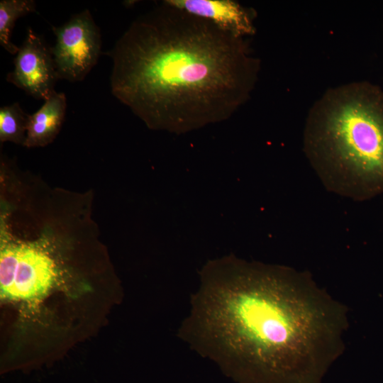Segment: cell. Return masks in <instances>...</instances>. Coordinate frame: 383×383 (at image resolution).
I'll return each mask as SVG.
<instances>
[{"label": "cell", "instance_id": "obj_1", "mask_svg": "<svg viewBox=\"0 0 383 383\" xmlns=\"http://www.w3.org/2000/svg\"><path fill=\"white\" fill-rule=\"evenodd\" d=\"M233 266L202 279L179 336L238 383H321L345 349L347 307L309 272Z\"/></svg>", "mask_w": 383, "mask_h": 383}, {"label": "cell", "instance_id": "obj_2", "mask_svg": "<svg viewBox=\"0 0 383 383\" xmlns=\"http://www.w3.org/2000/svg\"><path fill=\"white\" fill-rule=\"evenodd\" d=\"M106 54L111 94L150 128L177 132L230 118L249 100L260 69L245 38L165 1Z\"/></svg>", "mask_w": 383, "mask_h": 383}, {"label": "cell", "instance_id": "obj_3", "mask_svg": "<svg viewBox=\"0 0 383 383\" xmlns=\"http://www.w3.org/2000/svg\"><path fill=\"white\" fill-rule=\"evenodd\" d=\"M303 148L327 190L354 201L383 194V90L369 82L328 89L311 107Z\"/></svg>", "mask_w": 383, "mask_h": 383}, {"label": "cell", "instance_id": "obj_4", "mask_svg": "<svg viewBox=\"0 0 383 383\" xmlns=\"http://www.w3.org/2000/svg\"><path fill=\"white\" fill-rule=\"evenodd\" d=\"M78 290L74 277L50 235L22 241L1 230V301L12 306L21 320L38 322L43 318L45 301L52 295L75 297Z\"/></svg>", "mask_w": 383, "mask_h": 383}, {"label": "cell", "instance_id": "obj_5", "mask_svg": "<svg viewBox=\"0 0 383 383\" xmlns=\"http://www.w3.org/2000/svg\"><path fill=\"white\" fill-rule=\"evenodd\" d=\"M56 40L51 52L59 79L81 82L101 53L99 28L88 9L60 26H52Z\"/></svg>", "mask_w": 383, "mask_h": 383}, {"label": "cell", "instance_id": "obj_6", "mask_svg": "<svg viewBox=\"0 0 383 383\" xmlns=\"http://www.w3.org/2000/svg\"><path fill=\"white\" fill-rule=\"evenodd\" d=\"M13 65V70L6 75V81L27 94L45 101L55 91L54 87L59 78L51 48L30 28L19 47Z\"/></svg>", "mask_w": 383, "mask_h": 383}, {"label": "cell", "instance_id": "obj_7", "mask_svg": "<svg viewBox=\"0 0 383 383\" xmlns=\"http://www.w3.org/2000/svg\"><path fill=\"white\" fill-rule=\"evenodd\" d=\"M189 13L207 19L235 36L255 34L256 13L233 0H165Z\"/></svg>", "mask_w": 383, "mask_h": 383}, {"label": "cell", "instance_id": "obj_8", "mask_svg": "<svg viewBox=\"0 0 383 383\" xmlns=\"http://www.w3.org/2000/svg\"><path fill=\"white\" fill-rule=\"evenodd\" d=\"M66 108L65 94L56 91L52 93L38 110L28 116L24 145L32 148L50 143L60 130Z\"/></svg>", "mask_w": 383, "mask_h": 383}, {"label": "cell", "instance_id": "obj_9", "mask_svg": "<svg viewBox=\"0 0 383 383\" xmlns=\"http://www.w3.org/2000/svg\"><path fill=\"white\" fill-rule=\"evenodd\" d=\"M36 11L33 0L0 1V45L11 55H16L19 47L11 38L16 21L30 13Z\"/></svg>", "mask_w": 383, "mask_h": 383}, {"label": "cell", "instance_id": "obj_10", "mask_svg": "<svg viewBox=\"0 0 383 383\" xmlns=\"http://www.w3.org/2000/svg\"><path fill=\"white\" fill-rule=\"evenodd\" d=\"M28 114L18 102L0 108V140L23 145L26 138Z\"/></svg>", "mask_w": 383, "mask_h": 383}]
</instances>
